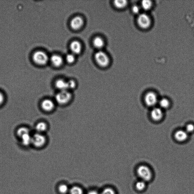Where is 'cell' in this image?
I'll return each instance as SVG.
<instances>
[{"label":"cell","instance_id":"9c48e42d","mask_svg":"<svg viewBox=\"0 0 194 194\" xmlns=\"http://www.w3.org/2000/svg\"><path fill=\"white\" fill-rule=\"evenodd\" d=\"M42 109L46 112H51L55 108V104L54 101L50 99H46L42 102L41 104Z\"/></svg>","mask_w":194,"mask_h":194},{"label":"cell","instance_id":"ac0fdd59","mask_svg":"<svg viewBox=\"0 0 194 194\" xmlns=\"http://www.w3.org/2000/svg\"><path fill=\"white\" fill-rule=\"evenodd\" d=\"M93 44L96 48L100 49L104 47V42L101 38L96 37L93 40Z\"/></svg>","mask_w":194,"mask_h":194},{"label":"cell","instance_id":"7402d4cb","mask_svg":"<svg viewBox=\"0 0 194 194\" xmlns=\"http://www.w3.org/2000/svg\"><path fill=\"white\" fill-rule=\"evenodd\" d=\"M70 188L66 184H62L58 187V191L60 193L62 194H67L69 193Z\"/></svg>","mask_w":194,"mask_h":194},{"label":"cell","instance_id":"3957f363","mask_svg":"<svg viewBox=\"0 0 194 194\" xmlns=\"http://www.w3.org/2000/svg\"><path fill=\"white\" fill-rule=\"evenodd\" d=\"M137 174L141 180L146 182L151 180L152 173L148 166L141 165L139 166L137 170Z\"/></svg>","mask_w":194,"mask_h":194},{"label":"cell","instance_id":"2e32d148","mask_svg":"<svg viewBox=\"0 0 194 194\" xmlns=\"http://www.w3.org/2000/svg\"><path fill=\"white\" fill-rule=\"evenodd\" d=\"M153 3L152 1L149 0H144L142 1L140 5L142 10L145 11L149 10L152 8Z\"/></svg>","mask_w":194,"mask_h":194},{"label":"cell","instance_id":"d4e9b609","mask_svg":"<svg viewBox=\"0 0 194 194\" xmlns=\"http://www.w3.org/2000/svg\"><path fill=\"white\" fill-rule=\"evenodd\" d=\"M66 59L68 63H72L75 61V55L72 53L67 54L66 57Z\"/></svg>","mask_w":194,"mask_h":194},{"label":"cell","instance_id":"e0dca14e","mask_svg":"<svg viewBox=\"0 0 194 194\" xmlns=\"http://www.w3.org/2000/svg\"><path fill=\"white\" fill-rule=\"evenodd\" d=\"M35 129L37 133H43L47 130V124L44 122H40L36 124Z\"/></svg>","mask_w":194,"mask_h":194},{"label":"cell","instance_id":"d6986e66","mask_svg":"<svg viewBox=\"0 0 194 194\" xmlns=\"http://www.w3.org/2000/svg\"><path fill=\"white\" fill-rule=\"evenodd\" d=\"M158 104L160 108L162 109H168L170 105L169 100L166 98H163L159 100Z\"/></svg>","mask_w":194,"mask_h":194},{"label":"cell","instance_id":"8fae6325","mask_svg":"<svg viewBox=\"0 0 194 194\" xmlns=\"http://www.w3.org/2000/svg\"><path fill=\"white\" fill-rule=\"evenodd\" d=\"M188 133L185 130H179L175 132V138L177 142H185L188 138Z\"/></svg>","mask_w":194,"mask_h":194},{"label":"cell","instance_id":"f546056e","mask_svg":"<svg viewBox=\"0 0 194 194\" xmlns=\"http://www.w3.org/2000/svg\"><path fill=\"white\" fill-rule=\"evenodd\" d=\"M4 97L3 94L1 93L0 92V105L3 103L4 101Z\"/></svg>","mask_w":194,"mask_h":194},{"label":"cell","instance_id":"ffe728a7","mask_svg":"<svg viewBox=\"0 0 194 194\" xmlns=\"http://www.w3.org/2000/svg\"><path fill=\"white\" fill-rule=\"evenodd\" d=\"M114 5L116 8L120 9H124L128 5V1L125 0H117L114 1Z\"/></svg>","mask_w":194,"mask_h":194},{"label":"cell","instance_id":"52a82bcc","mask_svg":"<svg viewBox=\"0 0 194 194\" xmlns=\"http://www.w3.org/2000/svg\"><path fill=\"white\" fill-rule=\"evenodd\" d=\"M46 140L43 133H36L32 137V144L36 148H41L46 143Z\"/></svg>","mask_w":194,"mask_h":194},{"label":"cell","instance_id":"7c38bea8","mask_svg":"<svg viewBox=\"0 0 194 194\" xmlns=\"http://www.w3.org/2000/svg\"><path fill=\"white\" fill-rule=\"evenodd\" d=\"M70 49L72 54L75 55L79 54L82 51L81 45L78 41H73L71 44Z\"/></svg>","mask_w":194,"mask_h":194},{"label":"cell","instance_id":"4316f807","mask_svg":"<svg viewBox=\"0 0 194 194\" xmlns=\"http://www.w3.org/2000/svg\"><path fill=\"white\" fill-rule=\"evenodd\" d=\"M142 10L140 6L138 5H134L132 8V10L133 13L135 14H140L141 12V10Z\"/></svg>","mask_w":194,"mask_h":194},{"label":"cell","instance_id":"484cf974","mask_svg":"<svg viewBox=\"0 0 194 194\" xmlns=\"http://www.w3.org/2000/svg\"><path fill=\"white\" fill-rule=\"evenodd\" d=\"M100 194H116L115 190L112 188L108 187L102 190Z\"/></svg>","mask_w":194,"mask_h":194},{"label":"cell","instance_id":"603a6c76","mask_svg":"<svg viewBox=\"0 0 194 194\" xmlns=\"http://www.w3.org/2000/svg\"><path fill=\"white\" fill-rule=\"evenodd\" d=\"M146 186V182L142 180L138 181L135 184V187L139 191L143 190L145 188Z\"/></svg>","mask_w":194,"mask_h":194},{"label":"cell","instance_id":"6da1fadb","mask_svg":"<svg viewBox=\"0 0 194 194\" xmlns=\"http://www.w3.org/2000/svg\"><path fill=\"white\" fill-rule=\"evenodd\" d=\"M73 95L70 91H59L56 95L55 100L60 105H67L72 100Z\"/></svg>","mask_w":194,"mask_h":194},{"label":"cell","instance_id":"4dcf8cb0","mask_svg":"<svg viewBox=\"0 0 194 194\" xmlns=\"http://www.w3.org/2000/svg\"><path fill=\"white\" fill-rule=\"evenodd\" d=\"M87 194H100V193L96 190H93L88 192Z\"/></svg>","mask_w":194,"mask_h":194},{"label":"cell","instance_id":"83f0119b","mask_svg":"<svg viewBox=\"0 0 194 194\" xmlns=\"http://www.w3.org/2000/svg\"><path fill=\"white\" fill-rule=\"evenodd\" d=\"M67 84H68V89L69 91L74 89L76 86V82L74 80H69V81H67Z\"/></svg>","mask_w":194,"mask_h":194},{"label":"cell","instance_id":"8992f818","mask_svg":"<svg viewBox=\"0 0 194 194\" xmlns=\"http://www.w3.org/2000/svg\"><path fill=\"white\" fill-rule=\"evenodd\" d=\"M144 100L146 105L150 107H154L158 103L159 100L157 94L153 91H149L146 93Z\"/></svg>","mask_w":194,"mask_h":194},{"label":"cell","instance_id":"ba28073f","mask_svg":"<svg viewBox=\"0 0 194 194\" xmlns=\"http://www.w3.org/2000/svg\"><path fill=\"white\" fill-rule=\"evenodd\" d=\"M151 116L152 119L155 121H160L164 116L162 109L160 107H154L152 110Z\"/></svg>","mask_w":194,"mask_h":194},{"label":"cell","instance_id":"cb8c5ba5","mask_svg":"<svg viewBox=\"0 0 194 194\" xmlns=\"http://www.w3.org/2000/svg\"><path fill=\"white\" fill-rule=\"evenodd\" d=\"M30 133V131L28 128L25 127L20 128L17 131V134L19 137L23 135Z\"/></svg>","mask_w":194,"mask_h":194},{"label":"cell","instance_id":"30bf717a","mask_svg":"<svg viewBox=\"0 0 194 194\" xmlns=\"http://www.w3.org/2000/svg\"><path fill=\"white\" fill-rule=\"evenodd\" d=\"M84 21L80 16H76L71 20L70 25L73 29L77 30L80 29L83 25Z\"/></svg>","mask_w":194,"mask_h":194},{"label":"cell","instance_id":"f1b7e54d","mask_svg":"<svg viewBox=\"0 0 194 194\" xmlns=\"http://www.w3.org/2000/svg\"><path fill=\"white\" fill-rule=\"evenodd\" d=\"M188 133H191L194 131V125L192 124H188L186 125L185 130Z\"/></svg>","mask_w":194,"mask_h":194},{"label":"cell","instance_id":"277c9868","mask_svg":"<svg viewBox=\"0 0 194 194\" xmlns=\"http://www.w3.org/2000/svg\"><path fill=\"white\" fill-rule=\"evenodd\" d=\"M32 59L36 64L40 65H46L48 61L49 57L47 54L43 51H36L32 55Z\"/></svg>","mask_w":194,"mask_h":194},{"label":"cell","instance_id":"44dd1931","mask_svg":"<svg viewBox=\"0 0 194 194\" xmlns=\"http://www.w3.org/2000/svg\"><path fill=\"white\" fill-rule=\"evenodd\" d=\"M69 194H84V191L82 188L77 186H73L70 188Z\"/></svg>","mask_w":194,"mask_h":194},{"label":"cell","instance_id":"7a4b0ae2","mask_svg":"<svg viewBox=\"0 0 194 194\" xmlns=\"http://www.w3.org/2000/svg\"><path fill=\"white\" fill-rule=\"evenodd\" d=\"M137 22L138 26L141 29L146 30L151 27L152 21L149 14L143 13L138 14L137 18Z\"/></svg>","mask_w":194,"mask_h":194},{"label":"cell","instance_id":"9a60e30c","mask_svg":"<svg viewBox=\"0 0 194 194\" xmlns=\"http://www.w3.org/2000/svg\"><path fill=\"white\" fill-rule=\"evenodd\" d=\"M21 139L22 143L25 146H28L32 144V137L30 133H26L20 137Z\"/></svg>","mask_w":194,"mask_h":194},{"label":"cell","instance_id":"5bb4252c","mask_svg":"<svg viewBox=\"0 0 194 194\" xmlns=\"http://www.w3.org/2000/svg\"><path fill=\"white\" fill-rule=\"evenodd\" d=\"M50 60L51 63L56 67L61 66L63 63V60L62 57L57 55H54L51 56Z\"/></svg>","mask_w":194,"mask_h":194},{"label":"cell","instance_id":"5b68a950","mask_svg":"<svg viewBox=\"0 0 194 194\" xmlns=\"http://www.w3.org/2000/svg\"><path fill=\"white\" fill-rule=\"evenodd\" d=\"M95 59L97 63L101 67H107L110 63L109 57L105 52L101 51H98L96 53Z\"/></svg>","mask_w":194,"mask_h":194},{"label":"cell","instance_id":"4fadbf2b","mask_svg":"<svg viewBox=\"0 0 194 194\" xmlns=\"http://www.w3.org/2000/svg\"><path fill=\"white\" fill-rule=\"evenodd\" d=\"M55 86L59 91L68 90L67 81L64 80L60 79L57 80Z\"/></svg>","mask_w":194,"mask_h":194}]
</instances>
